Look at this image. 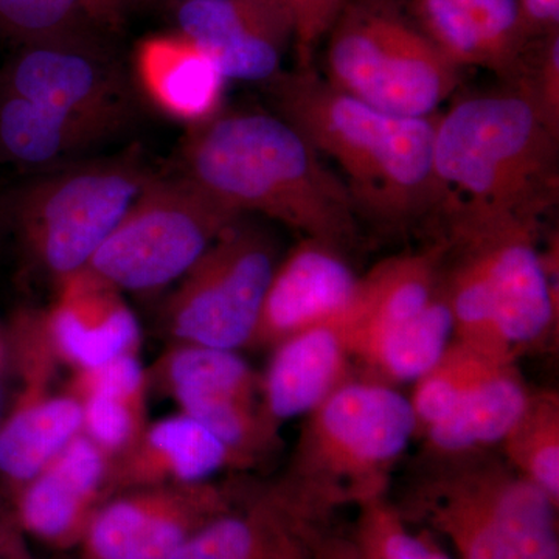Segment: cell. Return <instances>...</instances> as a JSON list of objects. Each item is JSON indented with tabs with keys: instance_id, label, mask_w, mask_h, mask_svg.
<instances>
[{
	"instance_id": "obj_1",
	"label": "cell",
	"mask_w": 559,
	"mask_h": 559,
	"mask_svg": "<svg viewBox=\"0 0 559 559\" xmlns=\"http://www.w3.org/2000/svg\"><path fill=\"white\" fill-rule=\"evenodd\" d=\"M433 173L455 240L538 227L558 197V130L524 80L463 98L437 117Z\"/></svg>"
},
{
	"instance_id": "obj_2",
	"label": "cell",
	"mask_w": 559,
	"mask_h": 559,
	"mask_svg": "<svg viewBox=\"0 0 559 559\" xmlns=\"http://www.w3.org/2000/svg\"><path fill=\"white\" fill-rule=\"evenodd\" d=\"M180 175L238 215L261 213L337 250L355 237V205L340 176L277 114L219 112L190 128Z\"/></svg>"
},
{
	"instance_id": "obj_3",
	"label": "cell",
	"mask_w": 559,
	"mask_h": 559,
	"mask_svg": "<svg viewBox=\"0 0 559 559\" xmlns=\"http://www.w3.org/2000/svg\"><path fill=\"white\" fill-rule=\"evenodd\" d=\"M277 116L340 168L356 212L388 226L439 212L437 117L384 112L331 86L310 68L264 83Z\"/></svg>"
},
{
	"instance_id": "obj_4",
	"label": "cell",
	"mask_w": 559,
	"mask_h": 559,
	"mask_svg": "<svg viewBox=\"0 0 559 559\" xmlns=\"http://www.w3.org/2000/svg\"><path fill=\"white\" fill-rule=\"evenodd\" d=\"M326 38L325 80L384 112L437 116L462 79L393 0H345Z\"/></svg>"
},
{
	"instance_id": "obj_5",
	"label": "cell",
	"mask_w": 559,
	"mask_h": 559,
	"mask_svg": "<svg viewBox=\"0 0 559 559\" xmlns=\"http://www.w3.org/2000/svg\"><path fill=\"white\" fill-rule=\"evenodd\" d=\"M288 481L329 511L382 496L385 471L417 429L409 400L381 384H341L311 412Z\"/></svg>"
},
{
	"instance_id": "obj_6",
	"label": "cell",
	"mask_w": 559,
	"mask_h": 559,
	"mask_svg": "<svg viewBox=\"0 0 559 559\" xmlns=\"http://www.w3.org/2000/svg\"><path fill=\"white\" fill-rule=\"evenodd\" d=\"M151 178L131 157L62 165L0 198V215L60 282L90 264Z\"/></svg>"
},
{
	"instance_id": "obj_7",
	"label": "cell",
	"mask_w": 559,
	"mask_h": 559,
	"mask_svg": "<svg viewBox=\"0 0 559 559\" xmlns=\"http://www.w3.org/2000/svg\"><path fill=\"white\" fill-rule=\"evenodd\" d=\"M240 218L180 173L153 176L84 270L120 293L164 288Z\"/></svg>"
},
{
	"instance_id": "obj_8",
	"label": "cell",
	"mask_w": 559,
	"mask_h": 559,
	"mask_svg": "<svg viewBox=\"0 0 559 559\" xmlns=\"http://www.w3.org/2000/svg\"><path fill=\"white\" fill-rule=\"evenodd\" d=\"M275 267L270 237L238 219L183 275L167 310L171 336L230 352L250 345Z\"/></svg>"
},
{
	"instance_id": "obj_9",
	"label": "cell",
	"mask_w": 559,
	"mask_h": 559,
	"mask_svg": "<svg viewBox=\"0 0 559 559\" xmlns=\"http://www.w3.org/2000/svg\"><path fill=\"white\" fill-rule=\"evenodd\" d=\"M0 83L108 138L130 121L128 81L105 44L20 46L0 68Z\"/></svg>"
},
{
	"instance_id": "obj_10",
	"label": "cell",
	"mask_w": 559,
	"mask_h": 559,
	"mask_svg": "<svg viewBox=\"0 0 559 559\" xmlns=\"http://www.w3.org/2000/svg\"><path fill=\"white\" fill-rule=\"evenodd\" d=\"M235 502L234 492L212 481L117 492L92 518L80 559H170Z\"/></svg>"
},
{
	"instance_id": "obj_11",
	"label": "cell",
	"mask_w": 559,
	"mask_h": 559,
	"mask_svg": "<svg viewBox=\"0 0 559 559\" xmlns=\"http://www.w3.org/2000/svg\"><path fill=\"white\" fill-rule=\"evenodd\" d=\"M178 31L194 40L226 80L267 83L296 49V21L286 0H187Z\"/></svg>"
},
{
	"instance_id": "obj_12",
	"label": "cell",
	"mask_w": 559,
	"mask_h": 559,
	"mask_svg": "<svg viewBox=\"0 0 559 559\" xmlns=\"http://www.w3.org/2000/svg\"><path fill=\"white\" fill-rule=\"evenodd\" d=\"M57 285V300L49 310L24 318L49 355L83 371L138 353L140 323L119 289L87 270L70 274Z\"/></svg>"
},
{
	"instance_id": "obj_13",
	"label": "cell",
	"mask_w": 559,
	"mask_h": 559,
	"mask_svg": "<svg viewBox=\"0 0 559 559\" xmlns=\"http://www.w3.org/2000/svg\"><path fill=\"white\" fill-rule=\"evenodd\" d=\"M538 227H514L462 242L487 283L492 319L507 348L539 340L558 311V286L535 245Z\"/></svg>"
},
{
	"instance_id": "obj_14",
	"label": "cell",
	"mask_w": 559,
	"mask_h": 559,
	"mask_svg": "<svg viewBox=\"0 0 559 559\" xmlns=\"http://www.w3.org/2000/svg\"><path fill=\"white\" fill-rule=\"evenodd\" d=\"M362 278L340 250L307 238L275 267L252 345H278L294 334L333 322L358 299Z\"/></svg>"
},
{
	"instance_id": "obj_15",
	"label": "cell",
	"mask_w": 559,
	"mask_h": 559,
	"mask_svg": "<svg viewBox=\"0 0 559 559\" xmlns=\"http://www.w3.org/2000/svg\"><path fill=\"white\" fill-rule=\"evenodd\" d=\"M114 460L83 432L21 488L25 532L57 549L80 546L92 518L112 496Z\"/></svg>"
},
{
	"instance_id": "obj_16",
	"label": "cell",
	"mask_w": 559,
	"mask_h": 559,
	"mask_svg": "<svg viewBox=\"0 0 559 559\" xmlns=\"http://www.w3.org/2000/svg\"><path fill=\"white\" fill-rule=\"evenodd\" d=\"M329 516L288 484L235 502L170 559H280L290 540Z\"/></svg>"
},
{
	"instance_id": "obj_17",
	"label": "cell",
	"mask_w": 559,
	"mask_h": 559,
	"mask_svg": "<svg viewBox=\"0 0 559 559\" xmlns=\"http://www.w3.org/2000/svg\"><path fill=\"white\" fill-rule=\"evenodd\" d=\"M240 462L205 426L187 414L146 425L134 444L114 460L112 495L160 485L202 484Z\"/></svg>"
},
{
	"instance_id": "obj_18",
	"label": "cell",
	"mask_w": 559,
	"mask_h": 559,
	"mask_svg": "<svg viewBox=\"0 0 559 559\" xmlns=\"http://www.w3.org/2000/svg\"><path fill=\"white\" fill-rule=\"evenodd\" d=\"M134 73L146 98L173 120L193 128L221 112L226 79L212 58L179 31L140 40Z\"/></svg>"
},
{
	"instance_id": "obj_19",
	"label": "cell",
	"mask_w": 559,
	"mask_h": 559,
	"mask_svg": "<svg viewBox=\"0 0 559 559\" xmlns=\"http://www.w3.org/2000/svg\"><path fill=\"white\" fill-rule=\"evenodd\" d=\"M355 305L342 318L301 331L275 345L277 349L261 384L264 411L274 425L310 414L340 388L352 356L348 329Z\"/></svg>"
},
{
	"instance_id": "obj_20",
	"label": "cell",
	"mask_w": 559,
	"mask_h": 559,
	"mask_svg": "<svg viewBox=\"0 0 559 559\" xmlns=\"http://www.w3.org/2000/svg\"><path fill=\"white\" fill-rule=\"evenodd\" d=\"M40 356L20 406L0 428V473L24 487L83 432V404L72 390L49 392Z\"/></svg>"
},
{
	"instance_id": "obj_21",
	"label": "cell",
	"mask_w": 559,
	"mask_h": 559,
	"mask_svg": "<svg viewBox=\"0 0 559 559\" xmlns=\"http://www.w3.org/2000/svg\"><path fill=\"white\" fill-rule=\"evenodd\" d=\"M148 371L138 353H127L95 369L75 371L70 381L83 404V433L110 459L124 454L146 428Z\"/></svg>"
},
{
	"instance_id": "obj_22",
	"label": "cell",
	"mask_w": 559,
	"mask_h": 559,
	"mask_svg": "<svg viewBox=\"0 0 559 559\" xmlns=\"http://www.w3.org/2000/svg\"><path fill=\"white\" fill-rule=\"evenodd\" d=\"M108 135L21 97L0 83V160L55 170Z\"/></svg>"
},
{
	"instance_id": "obj_23",
	"label": "cell",
	"mask_w": 559,
	"mask_h": 559,
	"mask_svg": "<svg viewBox=\"0 0 559 559\" xmlns=\"http://www.w3.org/2000/svg\"><path fill=\"white\" fill-rule=\"evenodd\" d=\"M500 477L491 473L450 477L421 499L419 513L451 540L459 559H499L496 499Z\"/></svg>"
},
{
	"instance_id": "obj_24",
	"label": "cell",
	"mask_w": 559,
	"mask_h": 559,
	"mask_svg": "<svg viewBox=\"0 0 559 559\" xmlns=\"http://www.w3.org/2000/svg\"><path fill=\"white\" fill-rule=\"evenodd\" d=\"M527 390L510 366L469 392L451 414L428 426L430 444L441 452H463L506 440L527 409Z\"/></svg>"
},
{
	"instance_id": "obj_25",
	"label": "cell",
	"mask_w": 559,
	"mask_h": 559,
	"mask_svg": "<svg viewBox=\"0 0 559 559\" xmlns=\"http://www.w3.org/2000/svg\"><path fill=\"white\" fill-rule=\"evenodd\" d=\"M455 334L454 316L443 290L414 318L367 341L352 356L366 360L390 380L414 381L439 364Z\"/></svg>"
},
{
	"instance_id": "obj_26",
	"label": "cell",
	"mask_w": 559,
	"mask_h": 559,
	"mask_svg": "<svg viewBox=\"0 0 559 559\" xmlns=\"http://www.w3.org/2000/svg\"><path fill=\"white\" fill-rule=\"evenodd\" d=\"M558 502L525 477L502 476L496 499L499 559H559Z\"/></svg>"
},
{
	"instance_id": "obj_27",
	"label": "cell",
	"mask_w": 559,
	"mask_h": 559,
	"mask_svg": "<svg viewBox=\"0 0 559 559\" xmlns=\"http://www.w3.org/2000/svg\"><path fill=\"white\" fill-rule=\"evenodd\" d=\"M157 384L176 401L189 396L259 395L248 362L230 349L178 344L154 369Z\"/></svg>"
},
{
	"instance_id": "obj_28",
	"label": "cell",
	"mask_w": 559,
	"mask_h": 559,
	"mask_svg": "<svg viewBox=\"0 0 559 559\" xmlns=\"http://www.w3.org/2000/svg\"><path fill=\"white\" fill-rule=\"evenodd\" d=\"M76 0H0V36L17 46L105 44Z\"/></svg>"
},
{
	"instance_id": "obj_29",
	"label": "cell",
	"mask_w": 559,
	"mask_h": 559,
	"mask_svg": "<svg viewBox=\"0 0 559 559\" xmlns=\"http://www.w3.org/2000/svg\"><path fill=\"white\" fill-rule=\"evenodd\" d=\"M506 366L510 364L488 358L462 342L450 345L439 364L417 381L411 403L418 423L428 428L440 421L477 385Z\"/></svg>"
},
{
	"instance_id": "obj_30",
	"label": "cell",
	"mask_w": 559,
	"mask_h": 559,
	"mask_svg": "<svg viewBox=\"0 0 559 559\" xmlns=\"http://www.w3.org/2000/svg\"><path fill=\"white\" fill-rule=\"evenodd\" d=\"M507 454L521 476L559 500V407L557 396L530 399L527 409L506 437Z\"/></svg>"
},
{
	"instance_id": "obj_31",
	"label": "cell",
	"mask_w": 559,
	"mask_h": 559,
	"mask_svg": "<svg viewBox=\"0 0 559 559\" xmlns=\"http://www.w3.org/2000/svg\"><path fill=\"white\" fill-rule=\"evenodd\" d=\"M349 539L358 559H452L429 536L412 532L403 514L382 496L359 503Z\"/></svg>"
},
{
	"instance_id": "obj_32",
	"label": "cell",
	"mask_w": 559,
	"mask_h": 559,
	"mask_svg": "<svg viewBox=\"0 0 559 559\" xmlns=\"http://www.w3.org/2000/svg\"><path fill=\"white\" fill-rule=\"evenodd\" d=\"M476 25L491 61V70L514 83L524 76L528 38L518 0H457Z\"/></svg>"
},
{
	"instance_id": "obj_33",
	"label": "cell",
	"mask_w": 559,
	"mask_h": 559,
	"mask_svg": "<svg viewBox=\"0 0 559 559\" xmlns=\"http://www.w3.org/2000/svg\"><path fill=\"white\" fill-rule=\"evenodd\" d=\"M411 17L457 68L491 70L484 39L457 0H411Z\"/></svg>"
},
{
	"instance_id": "obj_34",
	"label": "cell",
	"mask_w": 559,
	"mask_h": 559,
	"mask_svg": "<svg viewBox=\"0 0 559 559\" xmlns=\"http://www.w3.org/2000/svg\"><path fill=\"white\" fill-rule=\"evenodd\" d=\"M296 21V50L300 68H310L312 50L326 38L345 0H286Z\"/></svg>"
},
{
	"instance_id": "obj_35",
	"label": "cell",
	"mask_w": 559,
	"mask_h": 559,
	"mask_svg": "<svg viewBox=\"0 0 559 559\" xmlns=\"http://www.w3.org/2000/svg\"><path fill=\"white\" fill-rule=\"evenodd\" d=\"M530 92L538 103L546 119L554 128H559V36L558 32L547 36L539 55L535 73L528 79Z\"/></svg>"
},
{
	"instance_id": "obj_36",
	"label": "cell",
	"mask_w": 559,
	"mask_h": 559,
	"mask_svg": "<svg viewBox=\"0 0 559 559\" xmlns=\"http://www.w3.org/2000/svg\"><path fill=\"white\" fill-rule=\"evenodd\" d=\"M518 7L528 40L558 32L559 0H518Z\"/></svg>"
},
{
	"instance_id": "obj_37",
	"label": "cell",
	"mask_w": 559,
	"mask_h": 559,
	"mask_svg": "<svg viewBox=\"0 0 559 559\" xmlns=\"http://www.w3.org/2000/svg\"><path fill=\"white\" fill-rule=\"evenodd\" d=\"M86 16L103 32L119 31L140 0H76Z\"/></svg>"
},
{
	"instance_id": "obj_38",
	"label": "cell",
	"mask_w": 559,
	"mask_h": 559,
	"mask_svg": "<svg viewBox=\"0 0 559 559\" xmlns=\"http://www.w3.org/2000/svg\"><path fill=\"white\" fill-rule=\"evenodd\" d=\"M308 536L314 559H358L352 539L347 536L330 535L320 525L312 528Z\"/></svg>"
},
{
	"instance_id": "obj_39",
	"label": "cell",
	"mask_w": 559,
	"mask_h": 559,
	"mask_svg": "<svg viewBox=\"0 0 559 559\" xmlns=\"http://www.w3.org/2000/svg\"><path fill=\"white\" fill-rule=\"evenodd\" d=\"M311 530H308L304 535L296 536V538L290 540L280 559H314V557H312L310 536H308Z\"/></svg>"
},
{
	"instance_id": "obj_40",
	"label": "cell",
	"mask_w": 559,
	"mask_h": 559,
	"mask_svg": "<svg viewBox=\"0 0 559 559\" xmlns=\"http://www.w3.org/2000/svg\"><path fill=\"white\" fill-rule=\"evenodd\" d=\"M2 544H3V539H2V535H0V547H2Z\"/></svg>"
},
{
	"instance_id": "obj_41",
	"label": "cell",
	"mask_w": 559,
	"mask_h": 559,
	"mask_svg": "<svg viewBox=\"0 0 559 559\" xmlns=\"http://www.w3.org/2000/svg\"><path fill=\"white\" fill-rule=\"evenodd\" d=\"M175 2L182 3V2H187V0H175Z\"/></svg>"
},
{
	"instance_id": "obj_42",
	"label": "cell",
	"mask_w": 559,
	"mask_h": 559,
	"mask_svg": "<svg viewBox=\"0 0 559 559\" xmlns=\"http://www.w3.org/2000/svg\"><path fill=\"white\" fill-rule=\"evenodd\" d=\"M80 559V558H79Z\"/></svg>"
}]
</instances>
